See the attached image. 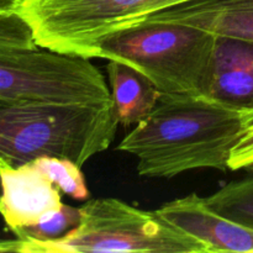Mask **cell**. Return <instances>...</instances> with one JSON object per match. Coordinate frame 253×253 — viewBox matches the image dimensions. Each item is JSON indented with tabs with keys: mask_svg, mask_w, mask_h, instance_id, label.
<instances>
[{
	"mask_svg": "<svg viewBox=\"0 0 253 253\" xmlns=\"http://www.w3.org/2000/svg\"><path fill=\"white\" fill-rule=\"evenodd\" d=\"M246 130L245 114L200 95L161 94L152 113L119 143L146 178H173L202 168L226 172Z\"/></svg>",
	"mask_w": 253,
	"mask_h": 253,
	"instance_id": "cell-1",
	"label": "cell"
},
{
	"mask_svg": "<svg viewBox=\"0 0 253 253\" xmlns=\"http://www.w3.org/2000/svg\"><path fill=\"white\" fill-rule=\"evenodd\" d=\"M113 101L54 104L0 96V158L11 167L40 157L83 166L110 147L118 126Z\"/></svg>",
	"mask_w": 253,
	"mask_h": 253,
	"instance_id": "cell-2",
	"label": "cell"
},
{
	"mask_svg": "<svg viewBox=\"0 0 253 253\" xmlns=\"http://www.w3.org/2000/svg\"><path fill=\"white\" fill-rule=\"evenodd\" d=\"M81 222L67 236L49 241H0V252L211 253L209 247L163 219L115 198L88 200L79 208Z\"/></svg>",
	"mask_w": 253,
	"mask_h": 253,
	"instance_id": "cell-3",
	"label": "cell"
},
{
	"mask_svg": "<svg viewBox=\"0 0 253 253\" xmlns=\"http://www.w3.org/2000/svg\"><path fill=\"white\" fill-rule=\"evenodd\" d=\"M215 39L216 35L192 25L136 24L103 40L95 58L133 67L162 94L202 96Z\"/></svg>",
	"mask_w": 253,
	"mask_h": 253,
	"instance_id": "cell-4",
	"label": "cell"
},
{
	"mask_svg": "<svg viewBox=\"0 0 253 253\" xmlns=\"http://www.w3.org/2000/svg\"><path fill=\"white\" fill-rule=\"evenodd\" d=\"M188 0H19L15 11L36 44L95 58L100 42L116 31Z\"/></svg>",
	"mask_w": 253,
	"mask_h": 253,
	"instance_id": "cell-5",
	"label": "cell"
},
{
	"mask_svg": "<svg viewBox=\"0 0 253 253\" xmlns=\"http://www.w3.org/2000/svg\"><path fill=\"white\" fill-rule=\"evenodd\" d=\"M0 96L54 104L113 101L103 73L90 58L42 47L0 51Z\"/></svg>",
	"mask_w": 253,
	"mask_h": 253,
	"instance_id": "cell-6",
	"label": "cell"
},
{
	"mask_svg": "<svg viewBox=\"0 0 253 253\" xmlns=\"http://www.w3.org/2000/svg\"><path fill=\"white\" fill-rule=\"evenodd\" d=\"M62 192L34 162L0 168V215L12 232L61 209Z\"/></svg>",
	"mask_w": 253,
	"mask_h": 253,
	"instance_id": "cell-7",
	"label": "cell"
},
{
	"mask_svg": "<svg viewBox=\"0 0 253 253\" xmlns=\"http://www.w3.org/2000/svg\"><path fill=\"white\" fill-rule=\"evenodd\" d=\"M204 98L226 108L253 113V41L216 35Z\"/></svg>",
	"mask_w": 253,
	"mask_h": 253,
	"instance_id": "cell-8",
	"label": "cell"
},
{
	"mask_svg": "<svg viewBox=\"0 0 253 253\" xmlns=\"http://www.w3.org/2000/svg\"><path fill=\"white\" fill-rule=\"evenodd\" d=\"M156 211L182 231L202 241L210 252L253 253V227L214 211L195 193L163 204Z\"/></svg>",
	"mask_w": 253,
	"mask_h": 253,
	"instance_id": "cell-9",
	"label": "cell"
},
{
	"mask_svg": "<svg viewBox=\"0 0 253 253\" xmlns=\"http://www.w3.org/2000/svg\"><path fill=\"white\" fill-rule=\"evenodd\" d=\"M150 22L192 25L214 35L253 41V0H188L143 17L136 24Z\"/></svg>",
	"mask_w": 253,
	"mask_h": 253,
	"instance_id": "cell-10",
	"label": "cell"
},
{
	"mask_svg": "<svg viewBox=\"0 0 253 253\" xmlns=\"http://www.w3.org/2000/svg\"><path fill=\"white\" fill-rule=\"evenodd\" d=\"M106 73L115 115L120 125H137L152 113L162 93L145 74L113 59L108 61Z\"/></svg>",
	"mask_w": 253,
	"mask_h": 253,
	"instance_id": "cell-11",
	"label": "cell"
},
{
	"mask_svg": "<svg viewBox=\"0 0 253 253\" xmlns=\"http://www.w3.org/2000/svg\"><path fill=\"white\" fill-rule=\"evenodd\" d=\"M205 202L222 216L253 227V170L249 177L227 183Z\"/></svg>",
	"mask_w": 253,
	"mask_h": 253,
	"instance_id": "cell-12",
	"label": "cell"
},
{
	"mask_svg": "<svg viewBox=\"0 0 253 253\" xmlns=\"http://www.w3.org/2000/svg\"><path fill=\"white\" fill-rule=\"evenodd\" d=\"M63 194L76 200L90 197L81 166L67 158L40 157L32 161Z\"/></svg>",
	"mask_w": 253,
	"mask_h": 253,
	"instance_id": "cell-13",
	"label": "cell"
},
{
	"mask_svg": "<svg viewBox=\"0 0 253 253\" xmlns=\"http://www.w3.org/2000/svg\"><path fill=\"white\" fill-rule=\"evenodd\" d=\"M81 222V210L79 208L69 207L63 204L61 209L47 217L43 221L34 226L24 227L14 232L19 239H32L39 241L62 239L73 231Z\"/></svg>",
	"mask_w": 253,
	"mask_h": 253,
	"instance_id": "cell-14",
	"label": "cell"
},
{
	"mask_svg": "<svg viewBox=\"0 0 253 253\" xmlns=\"http://www.w3.org/2000/svg\"><path fill=\"white\" fill-rule=\"evenodd\" d=\"M39 47L31 29L15 10L0 11V51L32 49Z\"/></svg>",
	"mask_w": 253,
	"mask_h": 253,
	"instance_id": "cell-15",
	"label": "cell"
},
{
	"mask_svg": "<svg viewBox=\"0 0 253 253\" xmlns=\"http://www.w3.org/2000/svg\"><path fill=\"white\" fill-rule=\"evenodd\" d=\"M230 170L253 169V126L245 130L239 143L232 150L229 161Z\"/></svg>",
	"mask_w": 253,
	"mask_h": 253,
	"instance_id": "cell-16",
	"label": "cell"
},
{
	"mask_svg": "<svg viewBox=\"0 0 253 253\" xmlns=\"http://www.w3.org/2000/svg\"><path fill=\"white\" fill-rule=\"evenodd\" d=\"M19 0H0V11H10L16 10Z\"/></svg>",
	"mask_w": 253,
	"mask_h": 253,
	"instance_id": "cell-17",
	"label": "cell"
},
{
	"mask_svg": "<svg viewBox=\"0 0 253 253\" xmlns=\"http://www.w3.org/2000/svg\"><path fill=\"white\" fill-rule=\"evenodd\" d=\"M245 121H246V128L250 126H253V113L246 114L245 115Z\"/></svg>",
	"mask_w": 253,
	"mask_h": 253,
	"instance_id": "cell-18",
	"label": "cell"
},
{
	"mask_svg": "<svg viewBox=\"0 0 253 253\" xmlns=\"http://www.w3.org/2000/svg\"><path fill=\"white\" fill-rule=\"evenodd\" d=\"M5 166H7V165H6V163L4 162V161L1 160V158H0V168H1V167H5Z\"/></svg>",
	"mask_w": 253,
	"mask_h": 253,
	"instance_id": "cell-19",
	"label": "cell"
},
{
	"mask_svg": "<svg viewBox=\"0 0 253 253\" xmlns=\"http://www.w3.org/2000/svg\"><path fill=\"white\" fill-rule=\"evenodd\" d=\"M252 170H253V169H252ZM252 170H251V172H252Z\"/></svg>",
	"mask_w": 253,
	"mask_h": 253,
	"instance_id": "cell-20",
	"label": "cell"
}]
</instances>
